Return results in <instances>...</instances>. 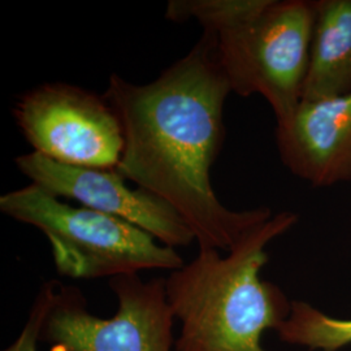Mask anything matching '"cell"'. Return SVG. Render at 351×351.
Returning <instances> with one entry per match:
<instances>
[{
	"label": "cell",
	"mask_w": 351,
	"mask_h": 351,
	"mask_svg": "<svg viewBox=\"0 0 351 351\" xmlns=\"http://www.w3.org/2000/svg\"><path fill=\"white\" fill-rule=\"evenodd\" d=\"M167 19H195L210 32L232 93L261 95L276 123L301 103L314 0H171Z\"/></svg>",
	"instance_id": "obj_3"
},
{
	"label": "cell",
	"mask_w": 351,
	"mask_h": 351,
	"mask_svg": "<svg viewBox=\"0 0 351 351\" xmlns=\"http://www.w3.org/2000/svg\"><path fill=\"white\" fill-rule=\"evenodd\" d=\"M351 93V0H314V26L302 101Z\"/></svg>",
	"instance_id": "obj_9"
},
{
	"label": "cell",
	"mask_w": 351,
	"mask_h": 351,
	"mask_svg": "<svg viewBox=\"0 0 351 351\" xmlns=\"http://www.w3.org/2000/svg\"><path fill=\"white\" fill-rule=\"evenodd\" d=\"M276 146L289 172L314 188L351 182V93L301 101L276 123Z\"/></svg>",
	"instance_id": "obj_8"
},
{
	"label": "cell",
	"mask_w": 351,
	"mask_h": 351,
	"mask_svg": "<svg viewBox=\"0 0 351 351\" xmlns=\"http://www.w3.org/2000/svg\"><path fill=\"white\" fill-rule=\"evenodd\" d=\"M298 213L281 211L252 226L226 252L199 249L195 259L165 278L167 300L180 335L175 351H267L262 336L290 315L291 301L261 278L267 246L297 226Z\"/></svg>",
	"instance_id": "obj_2"
},
{
	"label": "cell",
	"mask_w": 351,
	"mask_h": 351,
	"mask_svg": "<svg viewBox=\"0 0 351 351\" xmlns=\"http://www.w3.org/2000/svg\"><path fill=\"white\" fill-rule=\"evenodd\" d=\"M51 304L40 332L50 351H171L175 315L167 300L165 278L139 275L110 278L117 300L112 317L88 310L84 293L51 280Z\"/></svg>",
	"instance_id": "obj_5"
},
{
	"label": "cell",
	"mask_w": 351,
	"mask_h": 351,
	"mask_svg": "<svg viewBox=\"0 0 351 351\" xmlns=\"http://www.w3.org/2000/svg\"><path fill=\"white\" fill-rule=\"evenodd\" d=\"M14 121L34 152L58 163L117 169L125 137L104 95L64 82L24 93L13 107Z\"/></svg>",
	"instance_id": "obj_6"
},
{
	"label": "cell",
	"mask_w": 351,
	"mask_h": 351,
	"mask_svg": "<svg viewBox=\"0 0 351 351\" xmlns=\"http://www.w3.org/2000/svg\"><path fill=\"white\" fill-rule=\"evenodd\" d=\"M230 93L215 38L203 30L194 47L150 84L112 75L103 94L124 129L117 172L173 206L199 249L226 252L274 215L268 207L230 210L215 194L211 168L226 138Z\"/></svg>",
	"instance_id": "obj_1"
},
{
	"label": "cell",
	"mask_w": 351,
	"mask_h": 351,
	"mask_svg": "<svg viewBox=\"0 0 351 351\" xmlns=\"http://www.w3.org/2000/svg\"><path fill=\"white\" fill-rule=\"evenodd\" d=\"M275 332L281 342L308 351H339L351 345V319L329 316L307 302L291 301L288 319Z\"/></svg>",
	"instance_id": "obj_10"
},
{
	"label": "cell",
	"mask_w": 351,
	"mask_h": 351,
	"mask_svg": "<svg viewBox=\"0 0 351 351\" xmlns=\"http://www.w3.org/2000/svg\"><path fill=\"white\" fill-rule=\"evenodd\" d=\"M14 163L32 184L52 195L124 220L168 247H186L195 241L194 232L173 206L149 190L129 188L117 169L66 165L34 151L16 158Z\"/></svg>",
	"instance_id": "obj_7"
},
{
	"label": "cell",
	"mask_w": 351,
	"mask_h": 351,
	"mask_svg": "<svg viewBox=\"0 0 351 351\" xmlns=\"http://www.w3.org/2000/svg\"><path fill=\"white\" fill-rule=\"evenodd\" d=\"M50 304L51 282L47 281L39 289L20 336L3 351H38V342L40 341V332L49 314Z\"/></svg>",
	"instance_id": "obj_11"
},
{
	"label": "cell",
	"mask_w": 351,
	"mask_h": 351,
	"mask_svg": "<svg viewBox=\"0 0 351 351\" xmlns=\"http://www.w3.org/2000/svg\"><path fill=\"white\" fill-rule=\"evenodd\" d=\"M0 211L43 233L62 276L113 278L149 269L176 271L185 265L175 249L147 232L110 215L62 202L34 184L3 194Z\"/></svg>",
	"instance_id": "obj_4"
}]
</instances>
